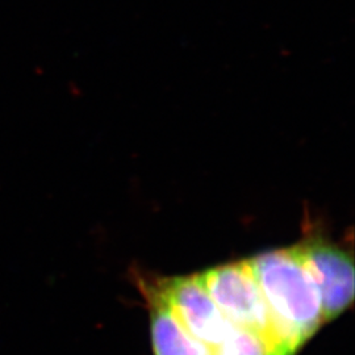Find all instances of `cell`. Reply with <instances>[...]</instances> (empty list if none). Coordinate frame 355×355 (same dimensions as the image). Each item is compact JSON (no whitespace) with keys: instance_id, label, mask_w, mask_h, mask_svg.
Instances as JSON below:
<instances>
[{"instance_id":"obj_2","label":"cell","mask_w":355,"mask_h":355,"mask_svg":"<svg viewBox=\"0 0 355 355\" xmlns=\"http://www.w3.org/2000/svg\"><path fill=\"white\" fill-rule=\"evenodd\" d=\"M198 278L236 329L257 336L275 355H295L267 305L249 259L214 267Z\"/></svg>"},{"instance_id":"obj_3","label":"cell","mask_w":355,"mask_h":355,"mask_svg":"<svg viewBox=\"0 0 355 355\" xmlns=\"http://www.w3.org/2000/svg\"><path fill=\"white\" fill-rule=\"evenodd\" d=\"M153 286L183 328L211 350L227 341L236 329L205 291L198 275L161 279Z\"/></svg>"},{"instance_id":"obj_5","label":"cell","mask_w":355,"mask_h":355,"mask_svg":"<svg viewBox=\"0 0 355 355\" xmlns=\"http://www.w3.org/2000/svg\"><path fill=\"white\" fill-rule=\"evenodd\" d=\"M150 308L153 347L155 355H212V350L192 337L174 316L161 293L153 284L146 286Z\"/></svg>"},{"instance_id":"obj_1","label":"cell","mask_w":355,"mask_h":355,"mask_svg":"<svg viewBox=\"0 0 355 355\" xmlns=\"http://www.w3.org/2000/svg\"><path fill=\"white\" fill-rule=\"evenodd\" d=\"M267 305L293 350L325 322L318 287L296 246L249 259Z\"/></svg>"},{"instance_id":"obj_6","label":"cell","mask_w":355,"mask_h":355,"mask_svg":"<svg viewBox=\"0 0 355 355\" xmlns=\"http://www.w3.org/2000/svg\"><path fill=\"white\" fill-rule=\"evenodd\" d=\"M212 355H275L261 338L245 330L234 329L227 341L212 350Z\"/></svg>"},{"instance_id":"obj_4","label":"cell","mask_w":355,"mask_h":355,"mask_svg":"<svg viewBox=\"0 0 355 355\" xmlns=\"http://www.w3.org/2000/svg\"><path fill=\"white\" fill-rule=\"evenodd\" d=\"M296 249L318 287L325 322L340 316L354 299L352 254L322 240L303 242Z\"/></svg>"}]
</instances>
